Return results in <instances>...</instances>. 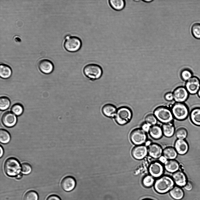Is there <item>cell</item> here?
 Wrapping results in <instances>:
<instances>
[{
	"instance_id": "cell-1",
	"label": "cell",
	"mask_w": 200,
	"mask_h": 200,
	"mask_svg": "<svg viewBox=\"0 0 200 200\" xmlns=\"http://www.w3.org/2000/svg\"><path fill=\"white\" fill-rule=\"evenodd\" d=\"M174 184L172 177L168 175H163L155 181L154 188L158 193L164 194L170 191L174 187Z\"/></svg>"
},
{
	"instance_id": "cell-2",
	"label": "cell",
	"mask_w": 200,
	"mask_h": 200,
	"mask_svg": "<svg viewBox=\"0 0 200 200\" xmlns=\"http://www.w3.org/2000/svg\"><path fill=\"white\" fill-rule=\"evenodd\" d=\"M21 167L19 161L16 158H9L5 161L4 170L6 174L10 177L17 176L20 174Z\"/></svg>"
},
{
	"instance_id": "cell-3",
	"label": "cell",
	"mask_w": 200,
	"mask_h": 200,
	"mask_svg": "<svg viewBox=\"0 0 200 200\" xmlns=\"http://www.w3.org/2000/svg\"><path fill=\"white\" fill-rule=\"evenodd\" d=\"M132 116V112L129 107L123 106L118 108L114 116L115 122L121 125H125L129 122Z\"/></svg>"
},
{
	"instance_id": "cell-4",
	"label": "cell",
	"mask_w": 200,
	"mask_h": 200,
	"mask_svg": "<svg viewBox=\"0 0 200 200\" xmlns=\"http://www.w3.org/2000/svg\"><path fill=\"white\" fill-rule=\"evenodd\" d=\"M153 114L158 121L163 124L172 122L174 118L171 109L165 106L157 107L154 111Z\"/></svg>"
},
{
	"instance_id": "cell-5",
	"label": "cell",
	"mask_w": 200,
	"mask_h": 200,
	"mask_svg": "<svg viewBox=\"0 0 200 200\" xmlns=\"http://www.w3.org/2000/svg\"><path fill=\"white\" fill-rule=\"evenodd\" d=\"M83 71L84 75L93 81L100 78L103 73L102 67L99 65L93 63L89 64L85 66Z\"/></svg>"
},
{
	"instance_id": "cell-6",
	"label": "cell",
	"mask_w": 200,
	"mask_h": 200,
	"mask_svg": "<svg viewBox=\"0 0 200 200\" xmlns=\"http://www.w3.org/2000/svg\"><path fill=\"white\" fill-rule=\"evenodd\" d=\"M174 118L179 120H183L188 117L189 113L187 105L184 102H176L171 109Z\"/></svg>"
},
{
	"instance_id": "cell-7",
	"label": "cell",
	"mask_w": 200,
	"mask_h": 200,
	"mask_svg": "<svg viewBox=\"0 0 200 200\" xmlns=\"http://www.w3.org/2000/svg\"><path fill=\"white\" fill-rule=\"evenodd\" d=\"M82 41L78 37L74 36L67 35L64 43L65 49L71 52L78 51L82 46Z\"/></svg>"
},
{
	"instance_id": "cell-8",
	"label": "cell",
	"mask_w": 200,
	"mask_h": 200,
	"mask_svg": "<svg viewBox=\"0 0 200 200\" xmlns=\"http://www.w3.org/2000/svg\"><path fill=\"white\" fill-rule=\"evenodd\" d=\"M146 132L141 128L134 129L130 135V139L131 142L137 145H143L147 141Z\"/></svg>"
},
{
	"instance_id": "cell-9",
	"label": "cell",
	"mask_w": 200,
	"mask_h": 200,
	"mask_svg": "<svg viewBox=\"0 0 200 200\" xmlns=\"http://www.w3.org/2000/svg\"><path fill=\"white\" fill-rule=\"evenodd\" d=\"M185 87L189 94H196L200 88V80L198 77L193 76L186 81Z\"/></svg>"
},
{
	"instance_id": "cell-10",
	"label": "cell",
	"mask_w": 200,
	"mask_h": 200,
	"mask_svg": "<svg viewBox=\"0 0 200 200\" xmlns=\"http://www.w3.org/2000/svg\"><path fill=\"white\" fill-rule=\"evenodd\" d=\"M164 167L159 161H155L149 165L148 170L150 175L154 178H159L163 175Z\"/></svg>"
},
{
	"instance_id": "cell-11",
	"label": "cell",
	"mask_w": 200,
	"mask_h": 200,
	"mask_svg": "<svg viewBox=\"0 0 200 200\" xmlns=\"http://www.w3.org/2000/svg\"><path fill=\"white\" fill-rule=\"evenodd\" d=\"M172 93L174 100L177 102H184L188 99L189 94L185 87L182 86L177 87Z\"/></svg>"
},
{
	"instance_id": "cell-12",
	"label": "cell",
	"mask_w": 200,
	"mask_h": 200,
	"mask_svg": "<svg viewBox=\"0 0 200 200\" xmlns=\"http://www.w3.org/2000/svg\"><path fill=\"white\" fill-rule=\"evenodd\" d=\"M133 157L137 160H141L145 157L148 154V147L145 145H137L131 151Z\"/></svg>"
},
{
	"instance_id": "cell-13",
	"label": "cell",
	"mask_w": 200,
	"mask_h": 200,
	"mask_svg": "<svg viewBox=\"0 0 200 200\" xmlns=\"http://www.w3.org/2000/svg\"><path fill=\"white\" fill-rule=\"evenodd\" d=\"M147 147L148 154L152 158L159 159L162 155L163 149L160 145L151 143Z\"/></svg>"
},
{
	"instance_id": "cell-14",
	"label": "cell",
	"mask_w": 200,
	"mask_h": 200,
	"mask_svg": "<svg viewBox=\"0 0 200 200\" xmlns=\"http://www.w3.org/2000/svg\"><path fill=\"white\" fill-rule=\"evenodd\" d=\"M3 124L6 127H11L14 126L17 121V117L13 113L7 111L3 114L1 118Z\"/></svg>"
},
{
	"instance_id": "cell-15",
	"label": "cell",
	"mask_w": 200,
	"mask_h": 200,
	"mask_svg": "<svg viewBox=\"0 0 200 200\" xmlns=\"http://www.w3.org/2000/svg\"><path fill=\"white\" fill-rule=\"evenodd\" d=\"M172 177L174 183L180 187H184L188 181L185 173L179 170L173 173Z\"/></svg>"
},
{
	"instance_id": "cell-16",
	"label": "cell",
	"mask_w": 200,
	"mask_h": 200,
	"mask_svg": "<svg viewBox=\"0 0 200 200\" xmlns=\"http://www.w3.org/2000/svg\"><path fill=\"white\" fill-rule=\"evenodd\" d=\"M174 148L178 154L184 155L188 152L189 146L188 143L185 140L177 139L175 142Z\"/></svg>"
},
{
	"instance_id": "cell-17",
	"label": "cell",
	"mask_w": 200,
	"mask_h": 200,
	"mask_svg": "<svg viewBox=\"0 0 200 200\" xmlns=\"http://www.w3.org/2000/svg\"><path fill=\"white\" fill-rule=\"evenodd\" d=\"M38 67L42 72L45 74L50 73L54 68L52 63L47 59H43L40 61L38 63Z\"/></svg>"
},
{
	"instance_id": "cell-18",
	"label": "cell",
	"mask_w": 200,
	"mask_h": 200,
	"mask_svg": "<svg viewBox=\"0 0 200 200\" xmlns=\"http://www.w3.org/2000/svg\"><path fill=\"white\" fill-rule=\"evenodd\" d=\"M76 180L73 177L68 176L64 177L62 180L61 185L62 189L65 191H70L75 187Z\"/></svg>"
},
{
	"instance_id": "cell-19",
	"label": "cell",
	"mask_w": 200,
	"mask_h": 200,
	"mask_svg": "<svg viewBox=\"0 0 200 200\" xmlns=\"http://www.w3.org/2000/svg\"><path fill=\"white\" fill-rule=\"evenodd\" d=\"M164 164L165 169L170 173H173L179 170L180 168L179 162L175 159L167 160Z\"/></svg>"
},
{
	"instance_id": "cell-20",
	"label": "cell",
	"mask_w": 200,
	"mask_h": 200,
	"mask_svg": "<svg viewBox=\"0 0 200 200\" xmlns=\"http://www.w3.org/2000/svg\"><path fill=\"white\" fill-rule=\"evenodd\" d=\"M117 111L116 107L110 103L105 105L102 109V111L104 115L109 118L114 117Z\"/></svg>"
},
{
	"instance_id": "cell-21",
	"label": "cell",
	"mask_w": 200,
	"mask_h": 200,
	"mask_svg": "<svg viewBox=\"0 0 200 200\" xmlns=\"http://www.w3.org/2000/svg\"><path fill=\"white\" fill-rule=\"evenodd\" d=\"M148 133L151 136L155 139H160L163 135L162 127L157 124L152 126Z\"/></svg>"
},
{
	"instance_id": "cell-22",
	"label": "cell",
	"mask_w": 200,
	"mask_h": 200,
	"mask_svg": "<svg viewBox=\"0 0 200 200\" xmlns=\"http://www.w3.org/2000/svg\"><path fill=\"white\" fill-rule=\"evenodd\" d=\"M163 135L167 137L172 136L175 132V127L172 122L163 124L162 126Z\"/></svg>"
},
{
	"instance_id": "cell-23",
	"label": "cell",
	"mask_w": 200,
	"mask_h": 200,
	"mask_svg": "<svg viewBox=\"0 0 200 200\" xmlns=\"http://www.w3.org/2000/svg\"><path fill=\"white\" fill-rule=\"evenodd\" d=\"M190 118L194 124L200 126V107H196L192 110L190 113Z\"/></svg>"
},
{
	"instance_id": "cell-24",
	"label": "cell",
	"mask_w": 200,
	"mask_h": 200,
	"mask_svg": "<svg viewBox=\"0 0 200 200\" xmlns=\"http://www.w3.org/2000/svg\"><path fill=\"white\" fill-rule=\"evenodd\" d=\"M177 154L175 148L172 146L167 147L163 149V155L167 160L175 159Z\"/></svg>"
},
{
	"instance_id": "cell-25",
	"label": "cell",
	"mask_w": 200,
	"mask_h": 200,
	"mask_svg": "<svg viewBox=\"0 0 200 200\" xmlns=\"http://www.w3.org/2000/svg\"><path fill=\"white\" fill-rule=\"evenodd\" d=\"M171 197L176 200H180L184 196V192L181 188L178 186L174 187L169 192Z\"/></svg>"
},
{
	"instance_id": "cell-26",
	"label": "cell",
	"mask_w": 200,
	"mask_h": 200,
	"mask_svg": "<svg viewBox=\"0 0 200 200\" xmlns=\"http://www.w3.org/2000/svg\"><path fill=\"white\" fill-rule=\"evenodd\" d=\"M108 1L111 7L116 11L122 10L125 6V1L123 0H110Z\"/></svg>"
},
{
	"instance_id": "cell-27",
	"label": "cell",
	"mask_w": 200,
	"mask_h": 200,
	"mask_svg": "<svg viewBox=\"0 0 200 200\" xmlns=\"http://www.w3.org/2000/svg\"><path fill=\"white\" fill-rule=\"evenodd\" d=\"M12 74V70L8 66L4 64L0 65V76L3 78H7L10 77Z\"/></svg>"
},
{
	"instance_id": "cell-28",
	"label": "cell",
	"mask_w": 200,
	"mask_h": 200,
	"mask_svg": "<svg viewBox=\"0 0 200 200\" xmlns=\"http://www.w3.org/2000/svg\"><path fill=\"white\" fill-rule=\"evenodd\" d=\"M154 177L150 175L145 176L142 180V183L145 187L148 188L151 187L154 184Z\"/></svg>"
},
{
	"instance_id": "cell-29",
	"label": "cell",
	"mask_w": 200,
	"mask_h": 200,
	"mask_svg": "<svg viewBox=\"0 0 200 200\" xmlns=\"http://www.w3.org/2000/svg\"><path fill=\"white\" fill-rule=\"evenodd\" d=\"M11 139L9 133L6 130L1 129L0 130V141L1 143L6 144L8 143Z\"/></svg>"
},
{
	"instance_id": "cell-30",
	"label": "cell",
	"mask_w": 200,
	"mask_h": 200,
	"mask_svg": "<svg viewBox=\"0 0 200 200\" xmlns=\"http://www.w3.org/2000/svg\"><path fill=\"white\" fill-rule=\"evenodd\" d=\"M191 32L194 38L200 39V23H196L193 24L191 27Z\"/></svg>"
},
{
	"instance_id": "cell-31",
	"label": "cell",
	"mask_w": 200,
	"mask_h": 200,
	"mask_svg": "<svg viewBox=\"0 0 200 200\" xmlns=\"http://www.w3.org/2000/svg\"><path fill=\"white\" fill-rule=\"evenodd\" d=\"M187 131L184 127H180L176 131L175 136L178 139H184L187 137Z\"/></svg>"
},
{
	"instance_id": "cell-32",
	"label": "cell",
	"mask_w": 200,
	"mask_h": 200,
	"mask_svg": "<svg viewBox=\"0 0 200 200\" xmlns=\"http://www.w3.org/2000/svg\"><path fill=\"white\" fill-rule=\"evenodd\" d=\"M10 101L8 98L5 96L1 97L0 98V109L1 110H6L9 107Z\"/></svg>"
},
{
	"instance_id": "cell-33",
	"label": "cell",
	"mask_w": 200,
	"mask_h": 200,
	"mask_svg": "<svg viewBox=\"0 0 200 200\" xmlns=\"http://www.w3.org/2000/svg\"><path fill=\"white\" fill-rule=\"evenodd\" d=\"M11 110L15 115L19 116L22 114L23 111V106L20 104L13 105L11 108Z\"/></svg>"
},
{
	"instance_id": "cell-34",
	"label": "cell",
	"mask_w": 200,
	"mask_h": 200,
	"mask_svg": "<svg viewBox=\"0 0 200 200\" xmlns=\"http://www.w3.org/2000/svg\"><path fill=\"white\" fill-rule=\"evenodd\" d=\"M38 198L37 193L34 191H30L25 194L24 200H38Z\"/></svg>"
},
{
	"instance_id": "cell-35",
	"label": "cell",
	"mask_w": 200,
	"mask_h": 200,
	"mask_svg": "<svg viewBox=\"0 0 200 200\" xmlns=\"http://www.w3.org/2000/svg\"><path fill=\"white\" fill-rule=\"evenodd\" d=\"M180 75L182 79L186 81L193 76L191 70L187 69L183 70L181 72Z\"/></svg>"
},
{
	"instance_id": "cell-36",
	"label": "cell",
	"mask_w": 200,
	"mask_h": 200,
	"mask_svg": "<svg viewBox=\"0 0 200 200\" xmlns=\"http://www.w3.org/2000/svg\"><path fill=\"white\" fill-rule=\"evenodd\" d=\"M145 122L151 126L156 124L158 120L154 114H149L147 115L145 118Z\"/></svg>"
},
{
	"instance_id": "cell-37",
	"label": "cell",
	"mask_w": 200,
	"mask_h": 200,
	"mask_svg": "<svg viewBox=\"0 0 200 200\" xmlns=\"http://www.w3.org/2000/svg\"><path fill=\"white\" fill-rule=\"evenodd\" d=\"M31 167L28 163H23L21 164V170L23 174H28L31 172Z\"/></svg>"
},
{
	"instance_id": "cell-38",
	"label": "cell",
	"mask_w": 200,
	"mask_h": 200,
	"mask_svg": "<svg viewBox=\"0 0 200 200\" xmlns=\"http://www.w3.org/2000/svg\"><path fill=\"white\" fill-rule=\"evenodd\" d=\"M151 126L148 123L145 122L141 126V128L146 133L148 132Z\"/></svg>"
},
{
	"instance_id": "cell-39",
	"label": "cell",
	"mask_w": 200,
	"mask_h": 200,
	"mask_svg": "<svg viewBox=\"0 0 200 200\" xmlns=\"http://www.w3.org/2000/svg\"><path fill=\"white\" fill-rule=\"evenodd\" d=\"M165 99L167 101H170L174 100L172 93L169 92L165 94L164 96Z\"/></svg>"
},
{
	"instance_id": "cell-40",
	"label": "cell",
	"mask_w": 200,
	"mask_h": 200,
	"mask_svg": "<svg viewBox=\"0 0 200 200\" xmlns=\"http://www.w3.org/2000/svg\"><path fill=\"white\" fill-rule=\"evenodd\" d=\"M184 189L187 191H190L193 188L192 183L189 181H188L187 184L184 187Z\"/></svg>"
},
{
	"instance_id": "cell-41",
	"label": "cell",
	"mask_w": 200,
	"mask_h": 200,
	"mask_svg": "<svg viewBox=\"0 0 200 200\" xmlns=\"http://www.w3.org/2000/svg\"><path fill=\"white\" fill-rule=\"evenodd\" d=\"M47 200H61V199L58 196L52 195L48 196Z\"/></svg>"
},
{
	"instance_id": "cell-42",
	"label": "cell",
	"mask_w": 200,
	"mask_h": 200,
	"mask_svg": "<svg viewBox=\"0 0 200 200\" xmlns=\"http://www.w3.org/2000/svg\"><path fill=\"white\" fill-rule=\"evenodd\" d=\"M159 162L162 163L164 164L167 160L163 155L159 158Z\"/></svg>"
},
{
	"instance_id": "cell-43",
	"label": "cell",
	"mask_w": 200,
	"mask_h": 200,
	"mask_svg": "<svg viewBox=\"0 0 200 200\" xmlns=\"http://www.w3.org/2000/svg\"><path fill=\"white\" fill-rule=\"evenodd\" d=\"M151 143L150 140H147L145 143V145L146 146H148Z\"/></svg>"
},
{
	"instance_id": "cell-44",
	"label": "cell",
	"mask_w": 200,
	"mask_h": 200,
	"mask_svg": "<svg viewBox=\"0 0 200 200\" xmlns=\"http://www.w3.org/2000/svg\"><path fill=\"white\" fill-rule=\"evenodd\" d=\"M0 150H1V153H0V157H1V156L3 155V153H4V151L3 150V149L2 148V147L1 146H0Z\"/></svg>"
},
{
	"instance_id": "cell-45",
	"label": "cell",
	"mask_w": 200,
	"mask_h": 200,
	"mask_svg": "<svg viewBox=\"0 0 200 200\" xmlns=\"http://www.w3.org/2000/svg\"><path fill=\"white\" fill-rule=\"evenodd\" d=\"M22 177V175L21 174H19L16 176L17 179H20Z\"/></svg>"
},
{
	"instance_id": "cell-46",
	"label": "cell",
	"mask_w": 200,
	"mask_h": 200,
	"mask_svg": "<svg viewBox=\"0 0 200 200\" xmlns=\"http://www.w3.org/2000/svg\"><path fill=\"white\" fill-rule=\"evenodd\" d=\"M197 93V94L198 96L200 98V88L199 89Z\"/></svg>"
},
{
	"instance_id": "cell-47",
	"label": "cell",
	"mask_w": 200,
	"mask_h": 200,
	"mask_svg": "<svg viewBox=\"0 0 200 200\" xmlns=\"http://www.w3.org/2000/svg\"><path fill=\"white\" fill-rule=\"evenodd\" d=\"M144 1L146 2H149L152 1V0H145L143 1Z\"/></svg>"
},
{
	"instance_id": "cell-48",
	"label": "cell",
	"mask_w": 200,
	"mask_h": 200,
	"mask_svg": "<svg viewBox=\"0 0 200 200\" xmlns=\"http://www.w3.org/2000/svg\"><path fill=\"white\" fill-rule=\"evenodd\" d=\"M142 200H153L152 199H148V198H146V199H142Z\"/></svg>"
}]
</instances>
